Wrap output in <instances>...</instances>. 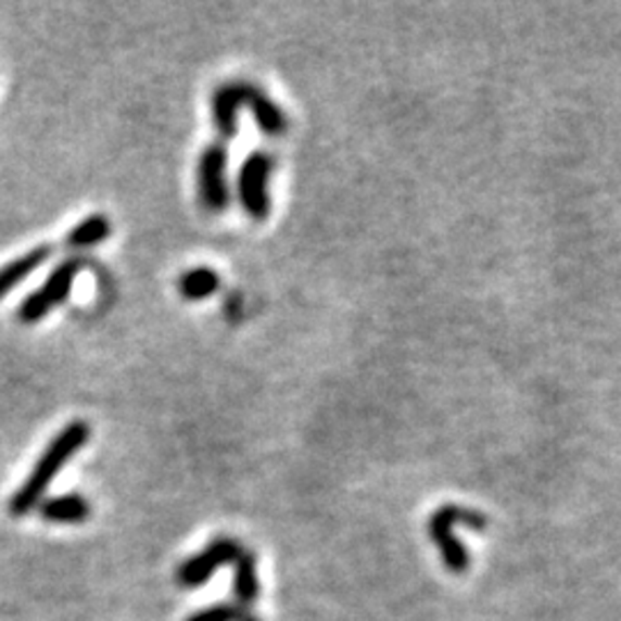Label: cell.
<instances>
[{
    "label": "cell",
    "instance_id": "cell-4",
    "mask_svg": "<svg viewBox=\"0 0 621 621\" xmlns=\"http://www.w3.org/2000/svg\"><path fill=\"white\" fill-rule=\"evenodd\" d=\"M81 271V263L76 258L63 261L58 267H53L51 275L47 277V281L30 293L22 306H18V320L26 325H35L45 320L55 306H61L67 302L74 281L79 277Z\"/></svg>",
    "mask_w": 621,
    "mask_h": 621
},
{
    "label": "cell",
    "instance_id": "cell-6",
    "mask_svg": "<svg viewBox=\"0 0 621 621\" xmlns=\"http://www.w3.org/2000/svg\"><path fill=\"white\" fill-rule=\"evenodd\" d=\"M240 553L242 548L238 541L217 538V541H212L203 553H199L197 557H191L185 561V565H180L176 578L182 587H201L203 582H207L212 575H215L219 567L236 565Z\"/></svg>",
    "mask_w": 621,
    "mask_h": 621
},
{
    "label": "cell",
    "instance_id": "cell-10",
    "mask_svg": "<svg viewBox=\"0 0 621 621\" xmlns=\"http://www.w3.org/2000/svg\"><path fill=\"white\" fill-rule=\"evenodd\" d=\"M40 516L49 522H58V525H76V522L88 520L90 504L84 495H58L40 504Z\"/></svg>",
    "mask_w": 621,
    "mask_h": 621
},
{
    "label": "cell",
    "instance_id": "cell-13",
    "mask_svg": "<svg viewBox=\"0 0 621 621\" xmlns=\"http://www.w3.org/2000/svg\"><path fill=\"white\" fill-rule=\"evenodd\" d=\"M111 230H113V226H111V219L106 215H90L67 232L65 244L69 249H90V246H97V244H102L104 240H109Z\"/></svg>",
    "mask_w": 621,
    "mask_h": 621
},
{
    "label": "cell",
    "instance_id": "cell-15",
    "mask_svg": "<svg viewBox=\"0 0 621 621\" xmlns=\"http://www.w3.org/2000/svg\"><path fill=\"white\" fill-rule=\"evenodd\" d=\"M240 621H261V619H258V617H254V614H249V612H244V617H242Z\"/></svg>",
    "mask_w": 621,
    "mask_h": 621
},
{
    "label": "cell",
    "instance_id": "cell-2",
    "mask_svg": "<svg viewBox=\"0 0 621 621\" xmlns=\"http://www.w3.org/2000/svg\"><path fill=\"white\" fill-rule=\"evenodd\" d=\"M456 522H460V525H468L472 530H486L489 520L483 514L472 511V509H462L458 507V504H444V507H440L429 520V536L438 546L446 569L454 573H465L470 569V553L454 536Z\"/></svg>",
    "mask_w": 621,
    "mask_h": 621
},
{
    "label": "cell",
    "instance_id": "cell-3",
    "mask_svg": "<svg viewBox=\"0 0 621 621\" xmlns=\"http://www.w3.org/2000/svg\"><path fill=\"white\" fill-rule=\"evenodd\" d=\"M275 173V157L269 152H251L238 173V197L242 210L254 221H265L271 212L269 180Z\"/></svg>",
    "mask_w": 621,
    "mask_h": 621
},
{
    "label": "cell",
    "instance_id": "cell-14",
    "mask_svg": "<svg viewBox=\"0 0 621 621\" xmlns=\"http://www.w3.org/2000/svg\"><path fill=\"white\" fill-rule=\"evenodd\" d=\"M244 612L246 610L240 608L238 604H217V606L197 612L187 621H240L244 617Z\"/></svg>",
    "mask_w": 621,
    "mask_h": 621
},
{
    "label": "cell",
    "instance_id": "cell-5",
    "mask_svg": "<svg viewBox=\"0 0 621 621\" xmlns=\"http://www.w3.org/2000/svg\"><path fill=\"white\" fill-rule=\"evenodd\" d=\"M228 150L224 143H210L199 160V199L207 212H224L228 207Z\"/></svg>",
    "mask_w": 621,
    "mask_h": 621
},
{
    "label": "cell",
    "instance_id": "cell-12",
    "mask_svg": "<svg viewBox=\"0 0 621 621\" xmlns=\"http://www.w3.org/2000/svg\"><path fill=\"white\" fill-rule=\"evenodd\" d=\"M219 286H221V279L217 275V269H212V267L187 269L178 281L180 295L189 302H201V300L212 297L219 290Z\"/></svg>",
    "mask_w": 621,
    "mask_h": 621
},
{
    "label": "cell",
    "instance_id": "cell-1",
    "mask_svg": "<svg viewBox=\"0 0 621 621\" xmlns=\"http://www.w3.org/2000/svg\"><path fill=\"white\" fill-rule=\"evenodd\" d=\"M88 440H90L88 421H72L69 426H65V429L49 442L40 460L35 462V468L24 481V486L10 499V514L22 518L30 514L35 507H40L53 477L65 468L67 460L74 454H79L84 449Z\"/></svg>",
    "mask_w": 621,
    "mask_h": 621
},
{
    "label": "cell",
    "instance_id": "cell-9",
    "mask_svg": "<svg viewBox=\"0 0 621 621\" xmlns=\"http://www.w3.org/2000/svg\"><path fill=\"white\" fill-rule=\"evenodd\" d=\"M53 254V246L42 244L30 249L28 254L14 258L5 267H0V300H3L10 290H14L18 283L26 281L35 269H40Z\"/></svg>",
    "mask_w": 621,
    "mask_h": 621
},
{
    "label": "cell",
    "instance_id": "cell-11",
    "mask_svg": "<svg viewBox=\"0 0 621 621\" xmlns=\"http://www.w3.org/2000/svg\"><path fill=\"white\" fill-rule=\"evenodd\" d=\"M232 592L240 608H249L258 598V573H256V557L254 553L242 550L236 559V582H232Z\"/></svg>",
    "mask_w": 621,
    "mask_h": 621
},
{
    "label": "cell",
    "instance_id": "cell-8",
    "mask_svg": "<svg viewBox=\"0 0 621 621\" xmlns=\"http://www.w3.org/2000/svg\"><path fill=\"white\" fill-rule=\"evenodd\" d=\"M249 111L254 115V121L258 125V129L269 136V139H279L288 131V115L286 111L271 100L269 94H265L258 86H254L249 97Z\"/></svg>",
    "mask_w": 621,
    "mask_h": 621
},
{
    "label": "cell",
    "instance_id": "cell-7",
    "mask_svg": "<svg viewBox=\"0 0 621 621\" xmlns=\"http://www.w3.org/2000/svg\"><path fill=\"white\" fill-rule=\"evenodd\" d=\"M251 90H254L251 81H228L212 94V121H215L221 141L236 139L240 111L249 104Z\"/></svg>",
    "mask_w": 621,
    "mask_h": 621
}]
</instances>
